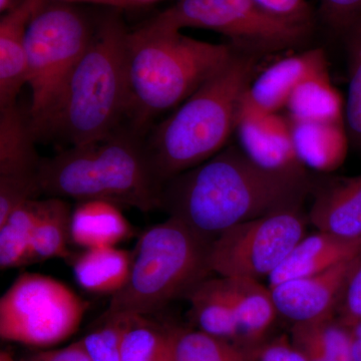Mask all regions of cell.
<instances>
[{"label":"cell","mask_w":361,"mask_h":361,"mask_svg":"<svg viewBox=\"0 0 361 361\" xmlns=\"http://www.w3.org/2000/svg\"><path fill=\"white\" fill-rule=\"evenodd\" d=\"M0 361H16L13 360V355L6 351H1L0 353Z\"/></svg>","instance_id":"cell-40"},{"label":"cell","mask_w":361,"mask_h":361,"mask_svg":"<svg viewBox=\"0 0 361 361\" xmlns=\"http://www.w3.org/2000/svg\"><path fill=\"white\" fill-rule=\"evenodd\" d=\"M304 206L241 223L211 242L209 267L220 277L269 278L307 234Z\"/></svg>","instance_id":"cell-10"},{"label":"cell","mask_w":361,"mask_h":361,"mask_svg":"<svg viewBox=\"0 0 361 361\" xmlns=\"http://www.w3.org/2000/svg\"><path fill=\"white\" fill-rule=\"evenodd\" d=\"M223 278L238 322L240 345L250 349L273 336L280 317L269 286L247 278Z\"/></svg>","instance_id":"cell-17"},{"label":"cell","mask_w":361,"mask_h":361,"mask_svg":"<svg viewBox=\"0 0 361 361\" xmlns=\"http://www.w3.org/2000/svg\"><path fill=\"white\" fill-rule=\"evenodd\" d=\"M130 316H103L104 324L82 339L92 361H122L123 334Z\"/></svg>","instance_id":"cell-30"},{"label":"cell","mask_w":361,"mask_h":361,"mask_svg":"<svg viewBox=\"0 0 361 361\" xmlns=\"http://www.w3.org/2000/svg\"><path fill=\"white\" fill-rule=\"evenodd\" d=\"M139 1L141 2L142 6H147V4H151L156 1H160V0H139Z\"/></svg>","instance_id":"cell-41"},{"label":"cell","mask_w":361,"mask_h":361,"mask_svg":"<svg viewBox=\"0 0 361 361\" xmlns=\"http://www.w3.org/2000/svg\"><path fill=\"white\" fill-rule=\"evenodd\" d=\"M289 336L307 361H355L350 329L336 316L292 325Z\"/></svg>","instance_id":"cell-23"},{"label":"cell","mask_w":361,"mask_h":361,"mask_svg":"<svg viewBox=\"0 0 361 361\" xmlns=\"http://www.w3.org/2000/svg\"><path fill=\"white\" fill-rule=\"evenodd\" d=\"M171 30L201 28L220 33L235 51L263 58L305 44L312 21L281 18L255 0H178L151 20Z\"/></svg>","instance_id":"cell-8"},{"label":"cell","mask_w":361,"mask_h":361,"mask_svg":"<svg viewBox=\"0 0 361 361\" xmlns=\"http://www.w3.org/2000/svg\"><path fill=\"white\" fill-rule=\"evenodd\" d=\"M89 308L73 289L47 275H20L0 298V336L47 348L70 338Z\"/></svg>","instance_id":"cell-9"},{"label":"cell","mask_w":361,"mask_h":361,"mask_svg":"<svg viewBox=\"0 0 361 361\" xmlns=\"http://www.w3.org/2000/svg\"><path fill=\"white\" fill-rule=\"evenodd\" d=\"M186 300L198 330L240 345L238 322L224 278H207L188 294Z\"/></svg>","instance_id":"cell-22"},{"label":"cell","mask_w":361,"mask_h":361,"mask_svg":"<svg viewBox=\"0 0 361 361\" xmlns=\"http://www.w3.org/2000/svg\"><path fill=\"white\" fill-rule=\"evenodd\" d=\"M229 44H211L149 20L129 32L126 127L148 134L165 111L178 108L234 56Z\"/></svg>","instance_id":"cell-3"},{"label":"cell","mask_w":361,"mask_h":361,"mask_svg":"<svg viewBox=\"0 0 361 361\" xmlns=\"http://www.w3.org/2000/svg\"><path fill=\"white\" fill-rule=\"evenodd\" d=\"M39 183L42 194L49 197L108 201L145 213L161 209L163 185L145 137L128 127L42 159Z\"/></svg>","instance_id":"cell-5"},{"label":"cell","mask_w":361,"mask_h":361,"mask_svg":"<svg viewBox=\"0 0 361 361\" xmlns=\"http://www.w3.org/2000/svg\"><path fill=\"white\" fill-rule=\"evenodd\" d=\"M313 177L260 167L237 145L164 184L161 209L213 241L226 230L291 207L304 206Z\"/></svg>","instance_id":"cell-1"},{"label":"cell","mask_w":361,"mask_h":361,"mask_svg":"<svg viewBox=\"0 0 361 361\" xmlns=\"http://www.w3.org/2000/svg\"><path fill=\"white\" fill-rule=\"evenodd\" d=\"M23 0H0V11L6 13L23 4Z\"/></svg>","instance_id":"cell-39"},{"label":"cell","mask_w":361,"mask_h":361,"mask_svg":"<svg viewBox=\"0 0 361 361\" xmlns=\"http://www.w3.org/2000/svg\"><path fill=\"white\" fill-rule=\"evenodd\" d=\"M28 116L18 104L0 108V177H37L42 159Z\"/></svg>","instance_id":"cell-20"},{"label":"cell","mask_w":361,"mask_h":361,"mask_svg":"<svg viewBox=\"0 0 361 361\" xmlns=\"http://www.w3.org/2000/svg\"><path fill=\"white\" fill-rule=\"evenodd\" d=\"M235 134L242 151L260 167L290 174L310 173L297 156L286 114L261 110L244 96Z\"/></svg>","instance_id":"cell-11"},{"label":"cell","mask_w":361,"mask_h":361,"mask_svg":"<svg viewBox=\"0 0 361 361\" xmlns=\"http://www.w3.org/2000/svg\"><path fill=\"white\" fill-rule=\"evenodd\" d=\"M176 361H252L249 349L201 330H174Z\"/></svg>","instance_id":"cell-28"},{"label":"cell","mask_w":361,"mask_h":361,"mask_svg":"<svg viewBox=\"0 0 361 361\" xmlns=\"http://www.w3.org/2000/svg\"><path fill=\"white\" fill-rule=\"evenodd\" d=\"M39 199L26 202L0 225L1 270L30 265L33 230L39 214Z\"/></svg>","instance_id":"cell-26"},{"label":"cell","mask_w":361,"mask_h":361,"mask_svg":"<svg viewBox=\"0 0 361 361\" xmlns=\"http://www.w3.org/2000/svg\"><path fill=\"white\" fill-rule=\"evenodd\" d=\"M325 73H329L325 51L322 49H306L280 59L256 75L245 97L261 110L279 113L301 82Z\"/></svg>","instance_id":"cell-14"},{"label":"cell","mask_w":361,"mask_h":361,"mask_svg":"<svg viewBox=\"0 0 361 361\" xmlns=\"http://www.w3.org/2000/svg\"><path fill=\"white\" fill-rule=\"evenodd\" d=\"M54 1L65 2V4H96V6L111 7L114 9L134 8V7L144 6L139 0H54Z\"/></svg>","instance_id":"cell-37"},{"label":"cell","mask_w":361,"mask_h":361,"mask_svg":"<svg viewBox=\"0 0 361 361\" xmlns=\"http://www.w3.org/2000/svg\"><path fill=\"white\" fill-rule=\"evenodd\" d=\"M353 337V355L355 361H361V322L349 326Z\"/></svg>","instance_id":"cell-38"},{"label":"cell","mask_w":361,"mask_h":361,"mask_svg":"<svg viewBox=\"0 0 361 361\" xmlns=\"http://www.w3.org/2000/svg\"><path fill=\"white\" fill-rule=\"evenodd\" d=\"M47 0H23L0 20V108L16 104L27 84L26 33L35 14Z\"/></svg>","instance_id":"cell-15"},{"label":"cell","mask_w":361,"mask_h":361,"mask_svg":"<svg viewBox=\"0 0 361 361\" xmlns=\"http://www.w3.org/2000/svg\"><path fill=\"white\" fill-rule=\"evenodd\" d=\"M249 351L252 361H307L289 334L271 336Z\"/></svg>","instance_id":"cell-33"},{"label":"cell","mask_w":361,"mask_h":361,"mask_svg":"<svg viewBox=\"0 0 361 361\" xmlns=\"http://www.w3.org/2000/svg\"><path fill=\"white\" fill-rule=\"evenodd\" d=\"M71 206L58 197L39 202V214L33 230L30 265L54 258L71 257Z\"/></svg>","instance_id":"cell-25"},{"label":"cell","mask_w":361,"mask_h":361,"mask_svg":"<svg viewBox=\"0 0 361 361\" xmlns=\"http://www.w3.org/2000/svg\"><path fill=\"white\" fill-rule=\"evenodd\" d=\"M322 16L334 32L343 35L361 18V0H322Z\"/></svg>","instance_id":"cell-32"},{"label":"cell","mask_w":361,"mask_h":361,"mask_svg":"<svg viewBox=\"0 0 361 361\" xmlns=\"http://www.w3.org/2000/svg\"><path fill=\"white\" fill-rule=\"evenodd\" d=\"M211 242L176 218L142 233L129 281L111 296L104 316H146L186 299L210 276Z\"/></svg>","instance_id":"cell-6"},{"label":"cell","mask_w":361,"mask_h":361,"mask_svg":"<svg viewBox=\"0 0 361 361\" xmlns=\"http://www.w3.org/2000/svg\"><path fill=\"white\" fill-rule=\"evenodd\" d=\"M291 127L297 156L308 171L327 175L343 165L350 144L345 122L291 121Z\"/></svg>","instance_id":"cell-18"},{"label":"cell","mask_w":361,"mask_h":361,"mask_svg":"<svg viewBox=\"0 0 361 361\" xmlns=\"http://www.w3.org/2000/svg\"><path fill=\"white\" fill-rule=\"evenodd\" d=\"M42 194L37 177H0V225L26 202Z\"/></svg>","instance_id":"cell-31"},{"label":"cell","mask_w":361,"mask_h":361,"mask_svg":"<svg viewBox=\"0 0 361 361\" xmlns=\"http://www.w3.org/2000/svg\"><path fill=\"white\" fill-rule=\"evenodd\" d=\"M310 197L308 220L317 231L361 239V174L313 178Z\"/></svg>","instance_id":"cell-13"},{"label":"cell","mask_w":361,"mask_h":361,"mask_svg":"<svg viewBox=\"0 0 361 361\" xmlns=\"http://www.w3.org/2000/svg\"><path fill=\"white\" fill-rule=\"evenodd\" d=\"M165 361H176L175 360V356L173 355L172 357L168 358V360H165Z\"/></svg>","instance_id":"cell-42"},{"label":"cell","mask_w":361,"mask_h":361,"mask_svg":"<svg viewBox=\"0 0 361 361\" xmlns=\"http://www.w3.org/2000/svg\"><path fill=\"white\" fill-rule=\"evenodd\" d=\"M360 256L361 253L324 272L271 287L279 317L292 326L336 316L342 294Z\"/></svg>","instance_id":"cell-12"},{"label":"cell","mask_w":361,"mask_h":361,"mask_svg":"<svg viewBox=\"0 0 361 361\" xmlns=\"http://www.w3.org/2000/svg\"><path fill=\"white\" fill-rule=\"evenodd\" d=\"M134 254L116 246L85 249L73 258L75 281L90 293L115 295L129 281Z\"/></svg>","instance_id":"cell-21"},{"label":"cell","mask_w":361,"mask_h":361,"mask_svg":"<svg viewBox=\"0 0 361 361\" xmlns=\"http://www.w3.org/2000/svg\"><path fill=\"white\" fill-rule=\"evenodd\" d=\"M361 253V239L348 240L322 231L306 234L269 278V288L287 281L318 274Z\"/></svg>","instance_id":"cell-16"},{"label":"cell","mask_w":361,"mask_h":361,"mask_svg":"<svg viewBox=\"0 0 361 361\" xmlns=\"http://www.w3.org/2000/svg\"><path fill=\"white\" fill-rule=\"evenodd\" d=\"M260 59L235 52L220 71L152 129L145 141L163 186L228 146Z\"/></svg>","instance_id":"cell-4"},{"label":"cell","mask_w":361,"mask_h":361,"mask_svg":"<svg viewBox=\"0 0 361 361\" xmlns=\"http://www.w3.org/2000/svg\"><path fill=\"white\" fill-rule=\"evenodd\" d=\"M96 25L75 4L47 0L26 33L27 116L35 129L58 102L63 87L92 42Z\"/></svg>","instance_id":"cell-7"},{"label":"cell","mask_w":361,"mask_h":361,"mask_svg":"<svg viewBox=\"0 0 361 361\" xmlns=\"http://www.w3.org/2000/svg\"><path fill=\"white\" fill-rule=\"evenodd\" d=\"M344 108L345 102L325 73L301 82L284 110L294 122H344Z\"/></svg>","instance_id":"cell-24"},{"label":"cell","mask_w":361,"mask_h":361,"mask_svg":"<svg viewBox=\"0 0 361 361\" xmlns=\"http://www.w3.org/2000/svg\"><path fill=\"white\" fill-rule=\"evenodd\" d=\"M133 232L129 221L111 202H78L71 214V242L85 249L116 246Z\"/></svg>","instance_id":"cell-19"},{"label":"cell","mask_w":361,"mask_h":361,"mask_svg":"<svg viewBox=\"0 0 361 361\" xmlns=\"http://www.w3.org/2000/svg\"><path fill=\"white\" fill-rule=\"evenodd\" d=\"M348 63L344 122L349 142L361 152V18L343 33Z\"/></svg>","instance_id":"cell-29"},{"label":"cell","mask_w":361,"mask_h":361,"mask_svg":"<svg viewBox=\"0 0 361 361\" xmlns=\"http://www.w3.org/2000/svg\"><path fill=\"white\" fill-rule=\"evenodd\" d=\"M256 2L269 11L281 18L291 20L312 21L310 6L306 0H255Z\"/></svg>","instance_id":"cell-35"},{"label":"cell","mask_w":361,"mask_h":361,"mask_svg":"<svg viewBox=\"0 0 361 361\" xmlns=\"http://www.w3.org/2000/svg\"><path fill=\"white\" fill-rule=\"evenodd\" d=\"M23 361H92L82 339L66 348L49 349L27 356Z\"/></svg>","instance_id":"cell-36"},{"label":"cell","mask_w":361,"mask_h":361,"mask_svg":"<svg viewBox=\"0 0 361 361\" xmlns=\"http://www.w3.org/2000/svg\"><path fill=\"white\" fill-rule=\"evenodd\" d=\"M336 315L348 326L361 322V256L349 277Z\"/></svg>","instance_id":"cell-34"},{"label":"cell","mask_w":361,"mask_h":361,"mask_svg":"<svg viewBox=\"0 0 361 361\" xmlns=\"http://www.w3.org/2000/svg\"><path fill=\"white\" fill-rule=\"evenodd\" d=\"M128 35L118 9L97 23L92 42L58 102L33 130L35 139L61 137L71 147L82 146L126 127Z\"/></svg>","instance_id":"cell-2"},{"label":"cell","mask_w":361,"mask_h":361,"mask_svg":"<svg viewBox=\"0 0 361 361\" xmlns=\"http://www.w3.org/2000/svg\"><path fill=\"white\" fill-rule=\"evenodd\" d=\"M174 330L164 331L145 316H130L123 334L122 361H165L174 355Z\"/></svg>","instance_id":"cell-27"}]
</instances>
